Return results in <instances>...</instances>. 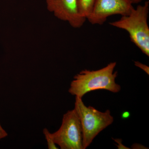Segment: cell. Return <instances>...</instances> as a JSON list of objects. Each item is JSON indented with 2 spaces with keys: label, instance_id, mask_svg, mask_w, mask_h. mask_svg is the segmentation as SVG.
I'll use <instances>...</instances> for the list:
<instances>
[{
  "label": "cell",
  "instance_id": "cell-14",
  "mask_svg": "<svg viewBox=\"0 0 149 149\" xmlns=\"http://www.w3.org/2000/svg\"><path fill=\"white\" fill-rule=\"evenodd\" d=\"M133 4H137L143 1L144 0H130Z\"/></svg>",
  "mask_w": 149,
  "mask_h": 149
},
{
  "label": "cell",
  "instance_id": "cell-1",
  "mask_svg": "<svg viewBox=\"0 0 149 149\" xmlns=\"http://www.w3.org/2000/svg\"><path fill=\"white\" fill-rule=\"evenodd\" d=\"M116 65V63L113 62L97 70H82L74 76L68 92L80 98L87 93L98 90L118 93L121 87L116 83L118 72L114 70Z\"/></svg>",
  "mask_w": 149,
  "mask_h": 149
},
{
  "label": "cell",
  "instance_id": "cell-7",
  "mask_svg": "<svg viewBox=\"0 0 149 149\" xmlns=\"http://www.w3.org/2000/svg\"><path fill=\"white\" fill-rule=\"evenodd\" d=\"M95 0H77V6L80 14L87 19L93 9Z\"/></svg>",
  "mask_w": 149,
  "mask_h": 149
},
{
  "label": "cell",
  "instance_id": "cell-4",
  "mask_svg": "<svg viewBox=\"0 0 149 149\" xmlns=\"http://www.w3.org/2000/svg\"><path fill=\"white\" fill-rule=\"evenodd\" d=\"M51 136L56 145L61 149H83L82 125L74 109L63 115L61 126Z\"/></svg>",
  "mask_w": 149,
  "mask_h": 149
},
{
  "label": "cell",
  "instance_id": "cell-10",
  "mask_svg": "<svg viewBox=\"0 0 149 149\" xmlns=\"http://www.w3.org/2000/svg\"><path fill=\"white\" fill-rule=\"evenodd\" d=\"M113 140L115 141L116 142V143H117V144H118V145H117V147L118 148V149H130V148H128V147L125 146H124V145H123L122 143V140L120 139H113Z\"/></svg>",
  "mask_w": 149,
  "mask_h": 149
},
{
  "label": "cell",
  "instance_id": "cell-11",
  "mask_svg": "<svg viewBox=\"0 0 149 149\" xmlns=\"http://www.w3.org/2000/svg\"><path fill=\"white\" fill-rule=\"evenodd\" d=\"M8 136V133L1 126L0 123V141L1 139H4Z\"/></svg>",
  "mask_w": 149,
  "mask_h": 149
},
{
  "label": "cell",
  "instance_id": "cell-9",
  "mask_svg": "<svg viewBox=\"0 0 149 149\" xmlns=\"http://www.w3.org/2000/svg\"><path fill=\"white\" fill-rule=\"evenodd\" d=\"M135 65L136 66L138 67L139 68H141V69L143 70L144 71H145L146 73H147L148 75L149 74V67L148 65H146L143 64L141 63L140 62L136 61L134 62Z\"/></svg>",
  "mask_w": 149,
  "mask_h": 149
},
{
  "label": "cell",
  "instance_id": "cell-8",
  "mask_svg": "<svg viewBox=\"0 0 149 149\" xmlns=\"http://www.w3.org/2000/svg\"><path fill=\"white\" fill-rule=\"evenodd\" d=\"M43 133L45 135V138L47 141V143L48 148L49 149H58L56 146L55 143L54 142L51 133L48 130L47 128H45L43 130Z\"/></svg>",
  "mask_w": 149,
  "mask_h": 149
},
{
  "label": "cell",
  "instance_id": "cell-5",
  "mask_svg": "<svg viewBox=\"0 0 149 149\" xmlns=\"http://www.w3.org/2000/svg\"><path fill=\"white\" fill-rule=\"evenodd\" d=\"M130 0H95L87 19L93 24H103L111 15H128L134 8Z\"/></svg>",
  "mask_w": 149,
  "mask_h": 149
},
{
  "label": "cell",
  "instance_id": "cell-2",
  "mask_svg": "<svg viewBox=\"0 0 149 149\" xmlns=\"http://www.w3.org/2000/svg\"><path fill=\"white\" fill-rule=\"evenodd\" d=\"M149 2L147 1L143 5L134 8L128 15L110 23L111 26L127 31L130 40L148 56H149Z\"/></svg>",
  "mask_w": 149,
  "mask_h": 149
},
{
  "label": "cell",
  "instance_id": "cell-12",
  "mask_svg": "<svg viewBox=\"0 0 149 149\" xmlns=\"http://www.w3.org/2000/svg\"><path fill=\"white\" fill-rule=\"evenodd\" d=\"M130 113L129 112L125 111L123 112L121 115V117L123 119H127L130 116Z\"/></svg>",
  "mask_w": 149,
  "mask_h": 149
},
{
  "label": "cell",
  "instance_id": "cell-3",
  "mask_svg": "<svg viewBox=\"0 0 149 149\" xmlns=\"http://www.w3.org/2000/svg\"><path fill=\"white\" fill-rule=\"evenodd\" d=\"M74 109L78 113L82 125L83 149L90 146L98 135L113 122L109 110L101 112L93 107H87L82 98L75 97Z\"/></svg>",
  "mask_w": 149,
  "mask_h": 149
},
{
  "label": "cell",
  "instance_id": "cell-13",
  "mask_svg": "<svg viewBox=\"0 0 149 149\" xmlns=\"http://www.w3.org/2000/svg\"><path fill=\"white\" fill-rule=\"evenodd\" d=\"M132 148L133 149H147L146 148H145V147L143 145L139 144H133Z\"/></svg>",
  "mask_w": 149,
  "mask_h": 149
},
{
  "label": "cell",
  "instance_id": "cell-6",
  "mask_svg": "<svg viewBox=\"0 0 149 149\" xmlns=\"http://www.w3.org/2000/svg\"><path fill=\"white\" fill-rule=\"evenodd\" d=\"M47 8L57 17L73 28L82 27L86 21L79 13L77 0H46Z\"/></svg>",
  "mask_w": 149,
  "mask_h": 149
}]
</instances>
